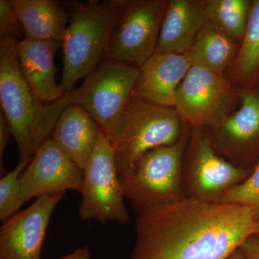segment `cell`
<instances>
[{
  "instance_id": "obj_5",
  "label": "cell",
  "mask_w": 259,
  "mask_h": 259,
  "mask_svg": "<svg viewBox=\"0 0 259 259\" xmlns=\"http://www.w3.org/2000/svg\"><path fill=\"white\" fill-rule=\"evenodd\" d=\"M182 151V142L154 148L118 175L124 197L132 202L136 212L185 197Z\"/></svg>"
},
{
  "instance_id": "obj_7",
  "label": "cell",
  "mask_w": 259,
  "mask_h": 259,
  "mask_svg": "<svg viewBox=\"0 0 259 259\" xmlns=\"http://www.w3.org/2000/svg\"><path fill=\"white\" fill-rule=\"evenodd\" d=\"M167 4L166 0H123L105 59L141 67L156 51Z\"/></svg>"
},
{
  "instance_id": "obj_19",
  "label": "cell",
  "mask_w": 259,
  "mask_h": 259,
  "mask_svg": "<svg viewBox=\"0 0 259 259\" xmlns=\"http://www.w3.org/2000/svg\"><path fill=\"white\" fill-rule=\"evenodd\" d=\"M236 51V41L207 22L187 54L192 66H201L223 76L234 59Z\"/></svg>"
},
{
  "instance_id": "obj_16",
  "label": "cell",
  "mask_w": 259,
  "mask_h": 259,
  "mask_svg": "<svg viewBox=\"0 0 259 259\" xmlns=\"http://www.w3.org/2000/svg\"><path fill=\"white\" fill-rule=\"evenodd\" d=\"M207 22L204 0L168 1L155 53L186 54Z\"/></svg>"
},
{
  "instance_id": "obj_15",
  "label": "cell",
  "mask_w": 259,
  "mask_h": 259,
  "mask_svg": "<svg viewBox=\"0 0 259 259\" xmlns=\"http://www.w3.org/2000/svg\"><path fill=\"white\" fill-rule=\"evenodd\" d=\"M62 45L54 40L24 37L17 42V56L24 77L41 101L55 102L66 95L56 81L54 56Z\"/></svg>"
},
{
  "instance_id": "obj_6",
  "label": "cell",
  "mask_w": 259,
  "mask_h": 259,
  "mask_svg": "<svg viewBox=\"0 0 259 259\" xmlns=\"http://www.w3.org/2000/svg\"><path fill=\"white\" fill-rule=\"evenodd\" d=\"M139 72L134 65L105 59L70 91L72 104L83 107L107 136L132 97Z\"/></svg>"
},
{
  "instance_id": "obj_29",
  "label": "cell",
  "mask_w": 259,
  "mask_h": 259,
  "mask_svg": "<svg viewBox=\"0 0 259 259\" xmlns=\"http://www.w3.org/2000/svg\"><path fill=\"white\" fill-rule=\"evenodd\" d=\"M254 234L259 235V219L256 221V223H255V233Z\"/></svg>"
},
{
  "instance_id": "obj_9",
  "label": "cell",
  "mask_w": 259,
  "mask_h": 259,
  "mask_svg": "<svg viewBox=\"0 0 259 259\" xmlns=\"http://www.w3.org/2000/svg\"><path fill=\"white\" fill-rule=\"evenodd\" d=\"M231 100V89L223 76L192 66L177 88L175 108L194 129H210L226 118Z\"/></svg>"
},
{
  "instance_id": "obj_24",
  "label": "cell",
  "mask_w": 259,
  "mask_h": 259,
  "mask_svg": "<svg viewBox=\"0 0 259 259\" xmlns=\"http://www.w3.org/2000/svg\"><path fill=\"white\" fill-rule=\"evenodd\" d=\"M23 33L21 25L8 0H0V37H13L17 40Z\"/></svg>"
},
{
  "instance_id": "obj_27",
  "label": "cell",
  "mask_w": 259,
  "mask_h": 259,
  "mask_svg": "<svg viewBox=\"0 0 259 259\" xmlns=\"http://www.w3.org/2000/svg\"><path fill=\"white\" fill-rule=\"evenodd\" d=\"M60 259H92L90 249L88 246H82L73 253L66 255Z\"/></svg>"
},
{
  "instance_id": "obj_25",
  "label": "cell",
  "mask_w": 259,
  "mask_h": 259,
  "mask_svg": "<svg viewBox=\"0 0 259 259\" xmlns=\"http://www.w3.org/2000/svg\"><path fill=\"white\" fill-rule=\"evenodd\" d=\"M238 248L243 259H259V235L248 237Z\"/></svg>"
},
{
  "instance_id": "obj_21",
  "label": "cell",
  "mask_w": 259,
  "mask_h": 259,
  "mask_svg": "<svg viewBox=\"0 0 259 259\" xmlns=\"http://www.w3.org/2000/svg\"><path fill=\"white\" fill-rule=\"evenodd\" d=\"M251 5L249 0H205L207 20L235 41L242 42Z\"/></svg>"
},
{
  "instance_id": "obj_28",
  "label": "cell",
  "mask_w": 259,
  "mask_h": 259,
  "mask_svg": "<svg viewBox=\"0 0 259 259\" xmlns=\"http://www.w3.org/2000/svg\"><path fill=\"white\" fill-rule=\"evenodd\" d=\"M227 259H243V258L241 251H240L239 248H238L236 250H235Z\"/></svg>"
},
{
  "instance_id": "obj_18",
  "label": "cell",
  "mask_w": 259,
  "mask_h": 259,
  "mask_svg": "<svg viewBox=\"0 0 259 259\" xmlns=\"http://www.w3.org/2000/svg\"><path fill=\"white\" fill-rule=\"evenodd\" d=\"M25 37L62 44L69 14L66 3L57 0H8Z\"/></svg>"
},
{
  "instance_id": "obj_20",
  "label": "cell",
  "mask_w": 259,
  "mask_h": 259,
  "mask_svg": "<svg viewBox=\"0 0 259 259\" xmlns=\"http://www.w3.org/2000/svg\"><path fill=\"white\" fill-rule=\"evenodd\" d=\"M232 66V75L241 83L251 85L259 78V0L252 2L244 37Z\"/></svg>"
},
{
  "instance_id": "obj_12",
  "label": "cell",
  "mask_w": 259,
  "mask_h": 259,
  "mask_svg": "<svg viewBox=\"0 0 259 259\" xmlns=\"http://www.w3.org/2000/svg\"><path fill=\"white\" fill-rule=\"evenodd\" d=\"M65 194L38 197L28 208L3 222L0 259H40L51 214Z\"/></svg>"
},
{
  "instance_id": "obj_2",
  "label": "cell",
  "mask_w": 259,
  "mask_h": 259,
  "mask_svg": "<svg viewBox=\"0 0 259 259\" xmlns=\"http://www.w3.org/2000/svg\"><path fill=\"white\" fill-rule=\"evenodd\" d=\"M13 37H0V103L16 141L20 161H31L51 139L64 109L72 104L70 92L55 102L41 101L24 77Z\"/></svg>"
},
{
  "instance_id": "obj_8",
  "label": "cell",
  "mask_w": 259,
  "mask_h": 259,
  "mask_svg": "<svg viewBox=\"0 0 259 259\" xmlns=\"http://www.w3.org/2000/svg\"><path fill=\"white\" fill-rule=\"evenodd\" d=\"M78 214L82 221L95 220L102 224H127L128 212L108 137L100 130L98 141L83 171Z\"/></svg>"
},
{
  "instance_id": "obj_17",
  "label": "cell",
  "mask_w": 259,
  "mask_h": 259,
  "mask_svg": "<svg viewBox=\"0 0 259 259\" xmlns=\"http://www.w3.org/2000/svg\"><path fill=\"white\" fill-rule=\"evenodd\" d=\"M100 130L83 107L71 104L61 113L51 139L83 171L96 148Z\"/></svg>"
},
{
  "instance_id": "obj_1",
  "label": "cell",
  "mask_w": 259,
  "mask_h": 259,
  "mask_svg": "<svg viewBox=\"0 0 259 259\" xmlns=\"http://www.w3.org/2000/svg\"><path fill=\"white\" fill-rule=\"evenodd\" d=\"M136 212L131 259H227L257 221L246 206L192 197Z\"/></svg>"
},
{
  "instance_id": "obj_10",
  "label": "cell",
  "mask_w": 259,
  "mask_h": 259,
  "mask_svg": "<svg viewBox=\"0 0 259 259\" xmlns=\"http://www.w3.org/2000/svg\"><path fill=\"white\" fill-rule=\"evenodd\" d=\"M250 175L232 164L213 149L207 135L198 133L189 166L182 175L185 197L217 202L225 192Z\"/></svg>"
},
{
  "instance_id": "obj_3",
  "label": "cell",
  "mask_w": 259,
  "mask_h": 259,
  "mask_svg": "<svg viewBox=\"0 0 259 259\" xmlns=\"http://www.w3.org/2000/svg\"><path fill=\"white\" fill-rule=\"evenodd\" d=\"M123 0L69 2V24L62 42L65 93L105 59L107 45Z\"/></svg>"
},
{
  "instance_id": "obj_4",
  "label": "cell",
  "mask_w": 259,
  "mask_h": 259,
  "mask_svg": "<svg viewBox=\"0 0 259 259\" xmlns=\"http://www.w3.org/2000/svg\"><path fill=\"white\" fill-rule=\"evenodd\" d=\"M180 118L175 107L131 97L107 136L118 175L132 168L148 151L176 144L180 135Z\"/></svg>"
},
{
  "instance_id": "obj_23",
  "label": "cell",
  "mask_w": 259,
  "mask_h": 259,
  "mask_svg": "<svg viewBox=\"0 0 259 259\" xmlns=\"http://www.w3.org/2000/svg\"><path fill=\"white\" fill-rule=\"evenodd\" d=\"M218 203L241 204L250 207L256 221L259 219V163L249 176L225 192Z\"/></svg>"
},
{
  "instance_id": "obj_13",
  "label": "cell",
  "mask_w": 259,
  "mask_h": 259,
  "mask_svg": "<svg viewBox=\"0 0 259 259\" xmlns=\"http://www.w3.org/2000/svg\"><path fill=\"white\" fill-rule=\"evenodd\" d=\"M209 130L206 135L214 151L235 166L249 170L248 151L259 138V95H243L238 110Z\"/></svg>"
},
{
  "instance_id": "obj_26",
  "label": "cell",
  "mask_w": 259,
  "mask_h": 259,
  "mask_svg": "<svg viewBox=\"0 0 259 259\" xmlns=\"http://www.w3.org/2000/svg\"><path fill=\"white\" fill-rule=\"evenodd\" d=\"M11 136H13L11 129H10L3 112L0 111V168H1V172H3V154H4L5 148H6L7 144Z\"/></svg>"
},
{
  "instance_id": "obj_22",
  "label": "cell",
  "mask_w": 259,
  "mask_h": 259,
  "mask_svg": "<svg viewBox=\"0 0 259 259\" xmlns=\"http://www.w3.org/2000/svg\"><path fill=\"white\" fill-rule=\"evenodd\" d=\"M31 161H19L13 171L0 180V220L3 222L18 213L24 204L19 198V179L24 168Z\"/></svg>"
},
{
  "instance_id": "obj_11",
  "label": "cell",
  "mask_w": 259,
  "mask_h": 259,
  "mask_svg": "<svg viewBox=\"0 0 259 259\" xmlns=\"http://www.w3.org/2000/svg\"><path fill=\"white\" fill-rule=\"evenodd\" d=\"M83 177L82 170L49 139L39 148L19 179V198L25 203L34 197L69 190L80 192Z\"/></svg>"
},
{
  "instance_id": "obj_14",
  "label": "cell",
  "mask_w": 259,
  "mask_h": 259,
  "mask_svg": "<svg viewBox=\"0 0 259 259\" xmlns=\"http://www.w3.org/2000/svg\"><path fill=\"white\" fill-rule=\"evenodd\" d=\"M192 66L187 53H154L140 67L131 96L175 107L177 88Z\"/></svg>"
}]
</instances>
